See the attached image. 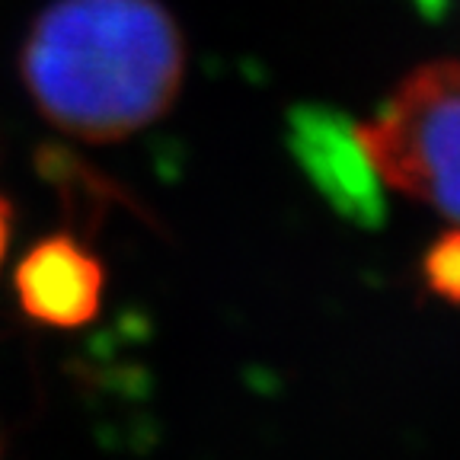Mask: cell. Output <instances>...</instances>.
Returning <instances> with one entry per match:
<instances>
[{"instance_id": "3957f363", "label": "cell", "mask_w": 460, "mask_h": 460, "mask_svg": "<svg viewBox=\"0 0 460 460\" xmlns=\"http://www.w3.org/2000/svg\"><path fill=\"white\" fill-rule=\"evenodd\" d=\"M288 144L314 189L339 215L361 227L384 221V182L349 119L323 106H301L291 112Z\"/></svg>"}, {"instance_id": "8992f818", "label": "cell", "mask_w": 460, "mask_h": 460, "mask_svg": "<svg viewBox=\"0 0 460 460\" xmlns=\"http://www.w3.org/2000/svg\"><path fill=\"white\" fill-rule=\"evenodd\" d=\"M10 237H13V205H10L7 195H0V269H4V259H7Z\"/></svg>"}, {"instance_id": "7a4b0ae2", "label": "cell", "mask_w": 460, "mask_h": 460, "mask_svg": "<svg viewBox=\"0 0 460 460\" xmlns=\"http://www.w3.org/2000/svg\"><path fill=\"white\" fill-rule=\"evenodd\" d=\"M355 131L384 186L460 227V61L412 67Z\"/></svg>"}, {"instance_id": "5b68a950", "label": "cell", "mask_w": 460, "mask_h": 460, "mask_svg": "<svg viewBox=\"0 0 460 460\" xmlns=\"http://www.w3.org/2000/svg\"><path fill=\"white\" fill-rule=\"evenodd\" d=\"M422 281L438 301L460 307V227L429 243L422 252Z\"/></svg>"}, {"instance_id": "277c9868", "label": "cell", "mask_w": 460, "mask_h": 460, "mask_svg": "<svg viewBox=\"0 0 460 460\" xmlns=\"http://www.w3.org/2000/svg\"><path fill=\"white\" fill-rule=\"evenodd\" d=\"M13 291L20 310L51 330H80L100 314L106 269L71 234H51L16 262Z\"/></svg>"}, {"instance_id": "6da1fadb", "label": "cell", "mask_w": 460, "mask_h": 460, "mask_svg": "<svg viewBox=\"0 0 460 460\" xmlns=\"http://www.w3.org/2000/svg\"><path fill=\"white\" fill-rule=\"evenodd\" d=\"M20 71L55 128L122 141L172 109L186 42L160 0H55L29 29Z\"/></svg>"}]
</instances>
